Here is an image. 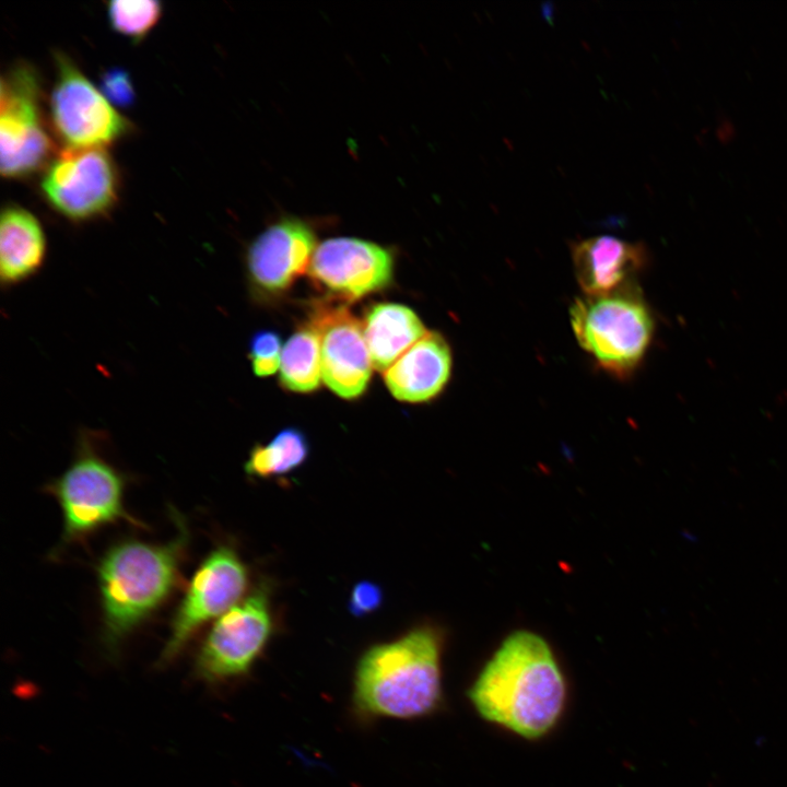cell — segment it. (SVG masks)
<instances>
[{
    "label": "cell",
    "mask_w": 787,
    "mask_h": 787,
    "mask_svg": "<svg viewBox=\"0 0 787 787\" xmlns=\"http://www.w3.org/2000/svg\"><path fill=\"white\" fill-rule=\"evenodd\" d=\"M467 696L484 720L537 740L549 735L562 718L567 686L548 643L519 631L502 643Z\"/></svg>",
    "instance_id": "cell-1"
},
{
    "label": "cell",
    "mask_w": 787,
    "mask_h": 787,
    "mask_svg": "<svg viewBox=\"0 0 787 787\" xmlns=\"http://www.w3.org/2000/svg\"><path fill=\"white\" fill-rule=\"evenodd\" d=\"M441 656V636L430 626L366 649L353 678L355 716L412 720L436 713L444 702Z\"/></svg>",
    "instance_id": "cell-2"
},
{
    "label": "cell",
    "mask_w": 787,
    "mask_h": 787,
    "mask_svg": "<svg viewBox=\"0 0 787 787\" xmlns=\"http://www.w3.org/2000/svg\"><path fill=\"white\" fill-rule=\"evenodd\" d=\"M177 533L166 543L138 540L113 545L97 565L106 650L115 655L121 642L171 596L180 583L189 530L173 512Z\"/></svg>",
    "instance_id": "cell-3"
},
{
    "label": "cell",
    "mask_w": 787,
    "mask_h": 787,
    "mask_svg": "<svg viewBox=\"0 0 787 787\" xmlns=\"http://www.w3.org/2000/svg\"><path fill=\"white\" fill-rule=\"evenodd\" d=\"M569 319L578 344L603 369L621 377L638 366L655 330L649 307L632 285L576 298Z\"/></svg>",
    "instance_id": "cell-4"
},
{
    "label": "cell",
    "mask_w": 787,
    "mask_h": 787,
    "mask_svg": "<svg viewBox=\"0 0 787 787\" xmlns=\"http://www.w3.org/2000/svg\"><path fill=\"white\" fill-rule=\"evenodd\" d=\"M125 483L121 472L98 453L93 437L82 435L71 465L46 488L62 510L63 542H84L102 527L121 520L144 528L125 508Z\"/></svg>",
    "instance_id": "cell-5"
},
{
    "label": "cell",
    "mask_w": 787,
    "mask_h": 787,
    "mask_svg": "<svg viewBox=\"0 0 787 787\" xmlns=\"http://www.w3.org/2000/svg\"><path fill=\"white\" fill-rule=\"evenodd\" d=\"M272 632L269 590L259 585L213 623L196 657L197 676L208 683L246 676L262 655Z\"/></svg>",
    "instance_id": "cell-6"
},
{
    "label": "cell",
    "mask_w": 787,
    "mask_h": 787,
    "mask_svg": "<svg viewBox=\"0 0 787 787\" xmlns=\"http://www.w3.org/2000/svg\"><path fill=\"white\" fill-rule=\"evenodd\" d=\"M54 143L39 106L35 70L25 63L1 78L0 171L3 177L22 178L49 164Z\"/></svg>",
    "instance_id": "cell-7"
},
{
    "label": "cell",
    "mask_w": 787,
    "mask_h": 787,
    "mask_svg": "<svg viewBox=\"0 0 787 787\" xmlns=\"http://www.w3.org/2000/svg\"><path fill=\"white\" fill-rule=\"evenodd\" d=\"M55 61L49 114L68 148H104L130 131V122L67 56L58 52Z\"/></svg>",
    "instance_id": "cell-8"
},
{
    "label": "cell",
    "mask_w": 787,
    "mask_h": 787,
    "mask_svg": "<svg viewBox=\"0 0 787 787\" xmlns=\"http://www.w3.org/2000/svg\"><path fill=\"white\" fill-rule=\"evenodd\" d=\"M119 178L105 148H67L47 165L40 190L48 204L71 221H87L110 211Z\"/></svg>",
    "instance_id": "cell-9"
},
{
    "label": "cell",
    "mask_w": 787,
    "mask_h": 787,
    "mask_svg": "<svg viewBox=\"0 0 787 787\" xmlns=\"http://www.w3.org/2000/svg\"><path fill=\"white\" fill-rule=\"evenodd\" d=\"M248 586V571L227 544L213 549L195 572L171 624L160 665L172 661L210 620L221 616L240 600Z\"/></svg>",
    "instance_id": "cell-10"
},
{
    "label": "cell",
    "mask_w": 787,
    "mask_h": 787,
    "mask_svg": "<svg viewBox=\"0 0 787 787\" xmlns=\"http://www.w3.org/2000/svg\"><path fill=\"white\" fill-rule=\"evenodd\" d=\"M308 271L319 289L352 301L387 287L392 280L393 259L375 243L334 237L317 246Z\"/></svg>",
    "instance_id": "cell-11"
},
{
    "label": "cell",
    "mask_w": 787,
    "mask_h": 787,
    "mask_svg": "<svg viewBox=\"0 0 787 787\" xmlns=\"http://www.w3.org/2000/svg\"><path fill=\"white\" fill-rule=\"evenodd\" d=\"M310 321L321 340V378L344 399L361 396L372 375V360L363 322L345 306L317 305Z\"/></svg>",
    "instance_id": "cell-12"
},
{
    "label": "cell",
    "mask_w": 787,
    "mask_h": 787,
    "mask_svg": "<svg viewBox=\"0 0 787 787\" xmlns=\"http://www.w3.org/2000/svg\"><path fill=\"white\" fill-rule=\"evenodd\" d=\"M316 248V236L306 223L297 219L281 220L267 227L248 247L249 279L265 293H281L309 269Z\"/></svg>",
    "instance_id": "cell-13"
},
{
    "label": "cell",
    "mask_w": 787,
    "mask_h": 787,
    "mask_svg": "<svg viewBox=\"0 0 787 787\" xmlns=\"http://www.w3.org/2000/svg\"><path fill=\"white\" fill-rule=\"evenodd\" d=\"M642 245L600 235L572 245L574 271L585 295H603L632 285L645 262Z\"/></svg>",
    "instance_id": "cell-14"
},
{
    "label": "cell",
    "mask_w": 787,
    "mask_h": 787,
    "mask_svg": "<svg viewBox=\"0 0 787 787\" xmlns=\"http://www.w3.org/2000/svg\"><path fill=\"white\" fill-rule=\"evenodd\" d=\"M451 372V352L438 332H426L385 373L391 395L404 402H425L446 386Z\"/></svg>",
    "instance_id": "cell-15"
},
{
    "label": "cell",
    "mask_w": 787,
    "mask_h": 787,
    "mask_svg": "<svg viewBox=\"0 0 787 787\" xmlns=\"http://www.w3.org/2000/svg\"><path fill=\"white\" fill-rule=\"evenodd\" d=\"M45 256L46 237L38 219L20 205H5L0 216L1 282L13 285L31 278Z\"/></svg>",
    "instance_id": "cell-16"
},
{
    "label": "cell",
    "mask_w": 787,
    "mask_h": 787,
    "mask_svg": "<svg viewBox=\"0 0 787 787\" xmlns=\"http://www.w3.org/2000/svg\"><path fill=\"white\" fill-rule=\"evenodd\" d=\"M363 330L373 367L384 373L427 332L411 308L395 303L371 306Z\"/></svg>",
    "instance_id": "cell-17"
},
{
    "label": "cell",
    "mask_w": 787,
    "mask_h": 787,
    "mask_svg": "<svg viewBox=\"0 0 787 787\" xmlns=\"http://www.w3.org/2000/svg\"><path fill=\"white\" fill-rule=\"evenodd\" d=\"M321 378V340L318 328L309 321L295 331L282 349L281 385L294 392H312Z\"/></svg>",
    "instance_id": "cell-18"
},
{
    "label": "cell",
    "mask_w": 787,
    "mask_h": 787,
    "mask_svg": "<svg viewBox=\"0 0 787 787\" xmlns=\"http://www.w3.org/2000/svg\"><path fill=\"white\" fill-rule=\"evenodd\" d=\"M309 445L302 431L287 427L268 444L255 446L245 462V471L254 478L290 473L305 462Z\"/></svg>",
    "instance_id": "cell-19"
},
{
    "label": "cell",
    "mask_w": 787,
    "mask_h": 787,
    "mask_svg": "<svg viewBox=\"0 0 787 787\" xmlns=\"http://www.w3.org/2000/svg\"><path fill=\"white\" fill-rule=\"evenodd\" d=\"M162 14L158 1L115 0L107 4L110 26L119 34L141 40L156 25Z\"/></svg>",
    "instance_id": "cell-20"
},
{
    "label": "cell",
    "mask_w": 787,
    "mask_h": 787,
    "mask_svg": "<svg viewBox=\"0 0 787 787\" xmlns=\"http://www.w3.org/2000/svg\"><path fill=\"white\" fill-rule=\"evenodd\" d=\"M249 357L256 376L273 375L280 367L281 339L271 330L256 332L249 343Z\"/></svg>",
    "instance_id": "cell-21"
},
{
    "label": "cell",
    "mask_w": 787,
    "mask_h": 787,
    "mask_svg": "<svg viewBox=\"0 0 787 787\" xmlns=\"http://www.w3.org/2000/svg\"><path fill=\"white\" fill-rule=\"evenodd\" d=\"M99 90L115 106L129 107L136 99V92L129 73L120 68H111L103 72Z\"/></svg>",
    "instance_id": "cell-22"
},
{
    "label": "cell",
    "mask_w": 787,
    "mask_h": 787,
    "mask_svg": "<svg viewBox=\"0 0 787 787\" xmlns=\"http://www.w3.org/2000/svg\"><path fill=\"white\" fill-rule=\"evenodd\" d=\"M383 599V590L377 584L369 580H362L351 590L349 611L355 616H364L376 611L381 604Z\"/></svg>",
    "instance_id": "cell-23"
}]
</instances>
